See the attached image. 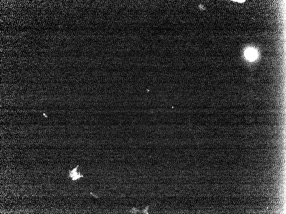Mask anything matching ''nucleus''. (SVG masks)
I'll return each instance as SVG.
<instances>
[{"instance_id": "1", "label": "nucleus", "mask_w": 286, "mask_h": 214, "mask_svg": "<svg viewBox=\"0 0 286 214\" xmlns=\"http://www.w3.org/2000/svg\"><path fill=\"white\" fill-rule=\"evenodd\" d=\"M245 55L248 60L252 61L255 60L257 57V53L256 50L251 48L246 50Z\"/></svg>"}, {"instance_id": "2", "label": "nucleus", "mask_w": 286, "mask_h": 214, "mask_svg": "<svg viewBox=\"0 0 286 214\" xmlns=\"http://www.w3.org/2000/svg\"><path fill=\"white\" fill-rule=\"evenodd\" d=\"M78 166H79L78 165L73 170L69 171V177L72 178V180H73V181L76 180H77V179H79V178H81V177H83V175H81L80 173L77 172Z\"/></svg>"}]
</instances>
